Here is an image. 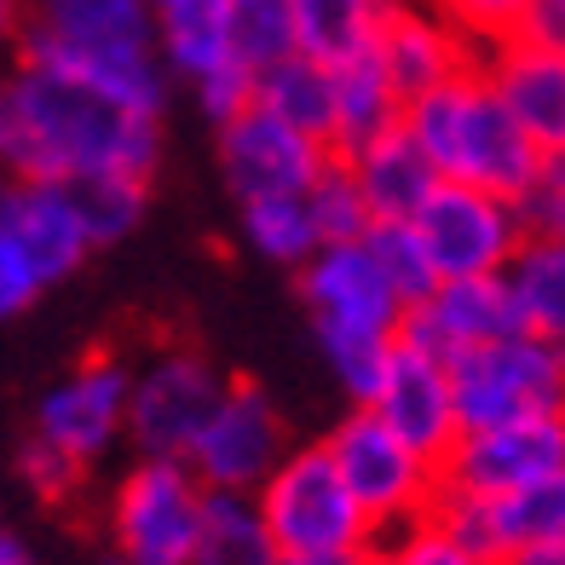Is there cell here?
I'll return each instance as SVG.
<instances>
[{"instance_id": "cell-1", "label": "cell", "mask_w": 565, "mask_h": 565, "mask_svg": "<svg viewBox=\"0 0 565 565\" xmlns=\"http://www.w3.org/2000/svg\"><path fill=\"white\" fill-rule=\"evenodd\" d=\"M162 121L116 105L93 82L35 58H7L0 75V173L75 185L93 173L157 179Z\"/></svg>"}, {"instance_id": "cell-2", "label": "cell", "mask_w": 565, "mask_h": 565, "mask_svg": "<svg viewBox=\"0 0 565 565\" xmlns=\"http://www.w3.org/2000/svg\"><path fill=\"white\" fill-rule=\"evenodd\" d=\"M12 53L82 75L98 93H110L116 105L157 116V121L173 93L168 70L157 58L150 0H41V7L23 12Z\"/></svg>"}, {"instance_id": "cell-3", "label": "cell", "mask_w": 565, "mask_h": 565, "mask_svg": "<svg viewBox=\"0 0 565 565\" xmlns=\"http://www.w3.org/2000/svg\"><path fill=\"white\" fill-rule=\"evenodd\" d=\"M398 127L416 139V150L439 179L491 191L502 202L520 196L548 162V150H536L525 127L502 110V98L491 93L479 64L461 70L445 87L409 98L398 110Z\"/></svg>"}, {"instance_id": "cell-4", "label": "cell", "mask_w": 565, "mask_h": 565, "mask_svg": "<svg viewBox=\"0 0 565 565\" xmlns=\"http://www.w3.org/2000/svg\"><path fill=\"white\" fill-rule=\"evenodd\" d=\"M300 300L312 312L318 347L335 381L352 404H364L381 375V358L398 335V318H404L398 295L375 271L364 243H318V254L300 266Z\"/></svg>"}, {"instance_id": "cell-5", "label": "cell", "mask_w": 565, "mask_h": 565, "mask_svg": "<svg viewBox=\"0 0 565 565\" xmlns=\"http://www.w3.org/2000/svg\"><path fill=\"white\" fill-rule=\"evenodd\" d=\"M254 513L277 559H329V565H358L375 554V525L364 508L347 497V484L329 461L323 439L289 445L277 468L254 484Z\"/></svg>"}, {"instance_id": "cell-6", "label": "cell", "mask_w": 565, "mask_h": 565, "mask_svg": "<svg viewBox=\"0 0 565 565\" xmlns=\"http://www.w3.org/2000/svg\"><path fill=\"white\" fill-rule=\"evenodd\" d=\"M450 409L456 433H491L543 422L565 409V352L559 341L536 335H497L450 358Z\"/></svg>"}, {"instance_id": "cell-7", "label": "cell", "mask_w": 565, "mask_h": 565, "mask_svg": "<svg viewBox=\"0 0 565 565\" xmlns=\"http://www.w3.org/2000/svg\"><path fill=\"white\" fill-rule=\"evenodd\" d=\"M323 450L335 461V473L347 484V497L364 508V520L375 525V543L393 536L409 520H427L433 497H439V461H427L422 450H409L393 439L370 409H347V416L323 433Z\"/></svg>"}, {"instance_id": "cell-8", "label": "cell", "mask_w": 565, "mask_h": 565, "mask_svg": "<svg viewBox=\"0 0 565 565\" xmlns=\"http://www.w3.org/2000/svg\"><path fill=\"white\" fill-rule=\"evenodd\" d=\"M202 479L173 456H139L116 479L105 531L121 565H191L202 531Z\"/></svg>"}, {"instance_id": "cell-9", "label": "cell", "mask_w": 565, "mask_h": 565, "mask_svg": "<svg viewBox=\"0 0 565 565\" xmlns=\"http://www.w3.org/2000/svg\"><path fill=\"white\" fill-rule=\"evenodd\" d=\"M282 450H289V422H282L277 398L260 381H225L209 422L196 427V439L185 450V468L202 479V491H231L254 497Z\"/></svg>"}, {"instance_id": "cell-10", "label": "cell", "mask_w": 565, "mask_h": 565, "mask_svg": "<svg viewBox=\"0 0 565 565\" xmlns=\"http://www.w3.org/2000/svg\"><path fill=\"white\" fill-rule=\"evenodd\" d=\"M409 231H416V243L439 282L497 277L508 266V254L525 243L520 220H513V202L473 191V185H450V179H439L422 196V209L409 214Z\"/></svg>"}, {"instance_id": "cell-11", "label": "cell", "mask_w": 565, "mask_h": 565, "mask_svg": "<svg viewBox=\"0 0 565 565\" xmlns=\"http://www.w3.org/2000/svg\"><path fill=\"white\" fill-rule=\"evenodd\" d=\"M225 387V375L202 358L196 347H162L145 358L127 381V439L139 456H173L185 461L196 427L209 422V409Z\"/></svg>"}, {"instance_id": "cell-12", "label": "cell", "mask_w": 565, "mask_h": 565, "mask_svg": "<svg viewBox=\"0 0 565 565\" xmlns=\"http://www.w3.org/2000/svg\"><path fill=\"white\" fill-rule=\"evenodd\" d=\"M543 479H565V416L456 433V445L439 456V491L461 497H508Z\"/></svg>"}, {"instance_id": "cell-13", "label": "cell", "mask_w": 565, "mask_h": 565, "mask_svg": "<svg viewBox=\"0 0 565 565\" xmlns=\"http://www.w3.org/2000/svg\"><path fill=\"white\" fill-rule=\"evenodd\" d=\"M127 381H134V364H121L116 352H87L82 364L41 398L35 439L64 450L70 461H82V468H93L127 427Z\"/></svg>"}, {"instance_id": "cell-14", "label": "cell", "mask_w": 565, "mask_h": 565, "mask_svg": "<svg viewBox=\"0 0 565 565\" xmlns=\"http://www.w3.org/2000/svg\"><path fill=\"white\" fill-rule=\"evenodd\" d=\"M323 168H329V150L318 139L295 134L289 121H277L260 105L237 110L220 127V173H225V191L237 202L306 196Z\"/></svg>"}, {"instance_id": "cell-15", "label": "cell", "mask_w": 565, "mask_h": 565, "mask_svg": "<svg viewBox=\"0 0 565 565\" xmlns=\"http://www.w3.org/2000/svg\"><path fill=\"white\" fill-rule=\"evenodd\" d=\"M370 409V416L404 439L409 450H422L427 461H439L450 445H456V409H450V370L439 358H427L416 347L393 341L387 358H381V375L370 398L358 404Z\"/></svg>"}, {"instance_id": "cell-16", "label": "cell", "mask_w": 565, "mask_h": 565, "mask_svg": "<svg viewBox=\"0 0 565 565\" xmlns=\"http://www.w3.org/2000/svg\"><path fill=\"white\" fill-rule=\"evenodd\" d=\"M370 58L381 64L387 87L398 93V105H409V98H422L433 87L456 82L461 70L479 64V53L427 7V0H393L387 18H381V30H375Z\"/></svg>"}, {"instance_id": "cell-17", "label": "cell", "mask_w": 565, "mask_h": 565, "mask_svg": "<svg viewBox=\"0 0 565 565\" xmlns=\"http://www.w3.org/2000/svg\"><path fill=\"white\" fill-rule=\"evenodd\" d=\"M497 335H513L502 282L497 277H450V282H433L427 300L404 306L393 341L450 364L456 352H468L479 341H497Z\"/></svg>"}, {"instance_id": "cell-18", "label": "cell", "mask_w": 565, "mask_h": 565, "mask_svg": "<svg viewBox=\"0 0 565 565\" xmlns=\"http://www.w3.org/2000/svg\"><path fill=\"white\" fill-rule=\"evenodd\" d=\"M0 214H7V231L23 254V266L35 271L41 295L53 289V282H64L70 271H82V260L93 254L64 185H46V179H7V185H0Z\"/></svg>"}, {"instance_id": "cell-19", "label": "cell", "mask_w": 565, "mask_h": 565, "mask_svg": "<svg viewBox=\"0 0 565 565\" xmlns=\"http://www.w3.org/2000/svg\"><path fill=\"white\" fill-rule=\"evenodd\" d=\"M479 70L502 98V110L531 134V145L548 157H565V53L502 41L479 58Z\"/></svg>"}, {"instance_id": "cell-20", "label": "cell", "mask_w": 565, "mask_h": 565, "mask_svg": "<svg viewBox=\"0 0 565 565\" xmlns=\"http://www.w3.org/2000/svg\"><path fill=\"white\" fill-rule=\"evenodd\" d=\"M358 196H364L370 220H409L422 209V196L439 185V173L427 168V157L416 150V139L404 134V127H387L381 139H370L364 150H352L341 157Z\"/></svg>"}, {"instance_id": "cell-21", "label": "cell", "mask_w": 565, "mask_h": 565, "mask_svg": "<svg viewBox=\"0 0 565 565\" xmlns=\"http://www.w3.org/2000/svg\"><path fill=\"white\" fill-rule=\"evenodd\" d=\"M497 282H502V300H508V323L520 329V335H536V341L565 335V243L525 237L508 254Z\"/></svg>"}, {"instance_id": "cell-22", "label": "cell", "mask_w": 565, "mask_h": 565, "mask_svg": "<svg viewBox=\"0 0 565 565\" xmlns=\"http://www.w3.org/2000/svg\"><path fill=\"white\" fill-rule=\"evenodd\" d=\"M157 58L168 82H196L220 64H231V0H157Z\"/></svg>"}, {"instance_id": "cell-23", "label": "cell", "mask_w": 565, "mask_h": 565, "mask_svg": "<svg viewBox=\"0 0 565 565\" xmlns=\"http://www.w3.org/2000/svg\"><path fill=\"white\" fill-rule=\"evenodd\" d=\"M393 0H289L295 53L323 70H341L375 46V30Z\"/></svg>"}, {"instance_id": "cell-24", "label": "cell", "mask_w": 565, "mask_h": 565, "mask_svg": "<svg viewBox=\"0 0 565 565\" xmlns=\"http://www.w3.org/2000/svg\"><path fill=\"white\" fill-rule=\"evenodd\" d=\"M329 82H335V121H329V157H352V150H364L370 139H381L387 127H398V93L387 87V75L381 64L364 53L341 70H329Z\"/></svg>"}, {"instance_id": "cell-25", "label": "cell", "mask_w": 565, "mask_h": 565, "mask_svg": "<svg viewBox=\"0 0 565 565\" xmlns=\"http://www.w3.org/2000/svg\"><path fill=\"white\" fill-rule=\"evenodd\" d=\"M254 105L271 110L277 121H289L295 134L318 139L329 150V121H335V82H329V70L312 64V58H277L254 75Z\"/></svg>"}, {"instance_id": "cell-26", "label": "cell", "mask_w": 565, "mask_h": 565, "mask_svg": "<svg viewBox=\"0 0 565 565\" xmlns=\"http://www.w3.org/2000/svg\"><path fill=\"white\" fill-rule=\"evenodd\" d=\"M191 565H277L266 531H260V513H254L248 497L209 491V502H202V531H196Z\"/></svg>"}, {"instance_id": "cell-27", "label": "cell", "mask_w": 565, "mask_h": 565, "mask_svg": "<svg viewBox=\"0 0 565 565\" xmlns=\"http://www.w3.org/2000/svg\"><path fill=\"white\" fill-rule=\"evenodd\" d=\"M64 191H70L75 220H82L93 248H110L121 237H134L145 209H150V179H134V173H93V179L64 185Z\"/></svg>"}, {"instance_id": "cell-28", "label": "cell", "mask_w": 565, "mask_h": 565, "mask_svg": "<svg viewBox=\"0 0 565 565\" xmlns=\"http://www.w3.org/2000/svg\"><path fill=\"white\" fill-rule=\"evenodd\" d=\"M484 520H491V548L497 559L525 548V543H554L565 536V479H543L508 497H484Z\"/></svg>"}, {"instance_id": "cell-29", "label": "cell", "mask_w": 565, "mask_h": 565, "mask_svg": "<svg viewBox=\"0 0 565 565\" xmlns=\"http://www.w3.org/2000/svg\"><path fill=\"white\" fill-rule=\"evenodd\" d=\"M243 237L271 266H306L318 254V225L306 214V196H260L243 202Z\"/></svg>"}, {"instance_id": "cell-30", "label": "cell", "mask_w": 565, "mask_h": 565, "mask_svg": "<svg viewBox=\"0 0 565 565\" xmlns=\"http://www.w3.org/2000/svg\"><path fill=\"white\" fill-rule=\"evenodd\" d=\"M358 243H364V254L375 260V271L387 277V289L398 295V306H416V300L433 295V282H439V277H433L409 220H370V231Z\"/></svg>"}, {"instance_id": "cell-31", "label": "cell", "mask_w": 565, "mask_h": 565, "mask_svg": "<svg viewBox=\"0 0 565 565\" xmlns=\"http://www.w3.org/2000/svg\"><path fill=\"white\" fill-rule=\"evenodd\" d=\"M289 0H231V58L260 75L266 64L289 58Z\"/></svg>"}, {"instance_id": "cell-32", "label": "cell", "mask_w": 565, "mask_h": 565, "mask_svg": "<svg viewBox=\"0 0 565 565\" xmlns=\"http://www.w3.org/2000/svg\"><path fill=\"white\" fill-rule=\"evenodd\" d=\"M306 214H312V225H318V243H358L370 231V209H364V196H358L341 157H329V168L312 179Z\"/></svg>"}, {"instance_id": "cell-33", "label": "cell", "mask_w": 565, "mask_h": 565, "mask_svg": "<svg viewBox=\"0 0 565 565\" xmlns=\"http://www.w3.org/2000/svg\"><path fill=\"white\" fill-rule=\"evenodd\" d=\"M18 479L30 484L46 508H70L75 497H82V484H87V468H82V461H70L64 450L41 445L30 433V439L18 445Z\"/></svg>"}, {"instance_id": "cell-34", "label": "cell", "mask_w": 565, "mask_h": 565, "mask_svg": "<svg viewBox=\"0 0 565 565\" xmlns=\"http://www.w3.org/2000/svg\"><path fill=\"white\" fill-rule=\"evenodd\" d=\"M427 7L439 12L450 30L484 58L491 46H502L513 35V18H520L525 0H427Z\"/></svg>"}, {"instance_id": "cell-35", "label": "cell", "mask_w": 565, "mask_h": 565, "mask_svg": "<svg viewBox=\"0 0 565 565\" xmlns=\"http://www.w3.org/2000/svg\"><path fill=\"white\" fill-rule=\"evenodd\" d=\"M513 220H520L525 237H554L565 231V157H548L543 173L513 196Z\"/></svg>"}, {"instance_id": "cell-36", "label": "cell", "mask_w": 565, "mask_h": 565, "mask_svg": "<svg viewBox=\"0 0 565 565\" xmlns=\"http://www.w3.org/2000/svg\"><path fill=\"white\" fill-rule=\"evenodd\" d=\"M375 554H381V565H479L468 548H456L433 520L398 525L393 536H381V543H375Z\"/></svg>"}, {"instance_id": "cell-37", "label": "cell", "mask_w": 565, "mask_h": 565, "mask_svg": "<svg viewBox=\"0 0 565 565\" xmlns=\"http://www.w3.org/2000/svg\"><path fill=\"white\" fill-rule=\"evenodd\" d=\"M191 98H196V110L209 116L214 127H225L237 110L254 105V70H243L237 58H231V64H220V70H209V75H196Z\"/></svg>"}, {"instance_id": "cell-38", "label": "cell", "mask_w": 565, "mask_h": 565, "mask_svg": "<svg viewBox=\"0 0 565 565\" xmlns=\"http://www.w3.org/2000/svg\"><path fill=\"white\" fill-rule=\"evenodd\" d=\"M35 300H41V282H35L30 266H23V254H18L12 231H7V214H0V323L18 318L23 306H35Z\"/></svg>"}, {"instance_id": "cell-39", "label": "cell", "mask_w": 565, "mask_h": 565, "mask_svg": "<svg viewBox=\"0 0 565 565\" xmlns=\"http://www.w3.org/2000/svg\"><path fill=\"white\" fill-rule=\"evenodd\" d=\"M508 41L543 46V53H565V0H525Z\"/></svg>"}, {"instance_id": "cell-40", "label": "cell", "mask_w": 565, "mask_h": 565, "mask_svg": "<svg viewBox=\"0 0 565 565\" xmlns=\"http://www.w3.org/2000/svg\"><path fill=\"white\" fill-rule=\"evenodd\" d=\"M497 565H565V536H554V543H525V548L502 554Z\"/></svg>"}, {"instance_id": "cell-41", "label": "cell", "mask_w": 565, "mask_h": 565, "mask_svg": "<svg viewBox=\"0 0 565 565\" xmlns=\"http://www.w3.org/2000/svg\"><path fill=\"white\" fill-rule=\"evenodd\" d=\"M18 30H23V0H0V53H12Z\"/></svg>"}, {"instance_id": "cell-42", "label": "cell", "mask_w": 565, "mask_h": 565, "mask_svg": "<svg viewBox=\"0 0 565 565\" xmlns=\"http://www.w3.org/2000/svg\"><path fill=\"white\" fill-rule=\"evenodd\" d=\"M0 565H35V559H30V548H23L18 536L0 531Z\"/></svg>"}, {"instance_id": "cell-43", "label": "cell", "mask_w": 565, "mask_h": 565, "mask_svg": "<svg viewBox=\"0 0 565 565\" xmlns=\"http://www.w3.org/2000/svg\"><path fill=\"white\" fill-rule=\"evenodd\" d=\"M277 565H329V559H277Z\"/></svg>"}, {"instance_id": "cell-44", "label": "cell", "mask_w": 565, "mask_h": 565, "mask_svg": "<svg viewBox=\"0 0 565 565\" xmlns=\"http://www.w3.org/2000/svg\"><path fill=\"white\" fill-rule=\"evenodd\" d=\"M358 565H381V554H370V559H358Z\"/></svg>"}, {"instance_id": "cell-45", "label": "cell", "mask_w": 565, "mask_h": 565, "mask_svg": "<svg viewBox=\"0 0 565 565\" xmlns=\"http://www.w3.org/2000/svg\"><path fill=\"white\" fill-rule=\"evenodd\" d=\"M7 58H12V53H0V75H7Z\"/></svg>"}, {"instance_id": "cell-46", "label": "cell", "mask_w": 565, "mask_h": 565, "mask_svg": "<svg viewBox=\"0 0 565 565\" xmlns=\"http://www.w3.org/2000/svg\"><path fill=\"white\" fill-rule=\"evenodd\" d=\"M30 7H41V0H23V12H30Z\"/></svg>"}]
</instances>
